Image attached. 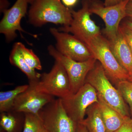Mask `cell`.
Here are the masks:
<instances>
[{
	"mask_svg": "<svg viewBox=\"0 0 132 132\" xmlns=\"http://www.w3.org/2000/svg\"><path fill=\"white\" fill-rule=\"evenodd\" d=\"M28 12L29 22L40 27L48 23L62 27L71 24L72 16L71 8L66 7L61 0H34Z\"/></svg>",
	"mask_w": 132,
	"mask_h": 132,
	"instance_id": "6da1fadb",
	"label": "cell"
},
{
	"mask_svg": "<svg viewBox=\"0 0 132 132\" xmlns=\"http://www.w3.org/2000/svg\"><path fill=\"white\" fill-rule=\"evenodd\" d=\"M93 87L97 94L107 104L124 117H130L126 104L118 89L112 85L100 62L97 61L85 80Z\"/></svg>",
	"mask_w": 132,
	"mask_h": 132,
	"instance_id": "7a4b0ae2",
	"label": "cell"
},
{
	"mask_svg": "<svg viewBox=\"0 0 132 132\" xmlns=\"http://www.w3.org/2000/svg\"><path fill=\"white\" fill-rule=\"evenodd\" d=\"M94 58L101 64L108 78L118 84L128 80V73L120 65L111 51L108 40L101 34L86 43Z\"/></svg>",
	"mask_w": 132,
	"mask_h": 132,
	"instance_id": "3957f363",
	"label": "cell"
},
{
	"mask_svg": "<svg viewBox=\"0 0 132 132\" xmlns=\"http://www.w3.org/2000/svg\"><path fill=\"white\" fill-rule=\"evenodd\" d=\"M91 0H82V7L78 11L71 9L72 19L67 27L58 29L60 32L71 33L86 44L89 41L101 34L100 27L92 20L90 6Z\"/></svg>",
	"mask_w": 132,
	"mask_h": 132,
	"instance_id": "277c9868",
	"label": "cell"
},
{
	"mask_svg": "<svg viewBox=\"0 0 132 132\" xmlns=\"http://www.w3.org/2000/svg\"><path fill=\"white\" fill-rule=\"evenodd\" d=\"M39 92L65 98L72 94L68 75L65 68L59 61H55L51 71L41 74L38 81L29 82Z\"/></svg>",
	"mask_w": 132,
	"mask_h": 132,
	"instance_id": "5b68a950",
	"label": "cell"
},
{
	"mask_svg": "<svg viewBox=\"0 0 132 132\" xmlns=\"http://www.w3.org/2000/svg\"><path fill=\"white\" fill-rule=\"evenodd\" d=\"M47 132H76L77 124L68 114L62 100L54 99L39 112Z\"/></svg>",
	"mask_w": 132,
	"mask_h": 132,
	"instance_id": "8992f818",
	"label": "cell"
},
{
	"mask_svg": "<svg viewBox=\"0 0 132 132\" xmlns=\"http://www.w3.org/2000/svg\"><path fill=\"white\" fill-rule=\"evenodd\" d=\"M49 54L62 65L68 75L72 94L76 93L85 83L88 74L93 68L97 60L95 58L78 62L61 54L53 45L48 47Z\"/></svg>",
	"mask_w": 132,
	"mask_h": 132,
	"instance_id": "52a82bcc",
	"label": "cell"
},
{
	"mask_svg": "<svg viewBox=\"0 0 132 132\" xmlns=\"http://www.w3.org/2000/svg\"><path fill=\"white\" fill-rule=\"evenodd\" d=\"M129 1L125 0L114 6H105L100 0H91L90 12L104 21L105 27L103 33L109 40L118 35L120 22L126 17V8Z\"/></svg>",
	"mask_w": 132,
	"mask_h": 132,
	"instance_id": "ba28073f",
	"label": "cell"
},
{
	"mask_svg": "<svg viewBox=\"0 0 132 132\" xmlns=\"http://www.w3.org/2000/svg\"><path fill=\"white\" fill-rule=\"evenodd\" d=\"M62 100L68 114L77 123L84 120L88 107L98 102L97 91L88 83H85L76 93Z\"/></svg>",
	"mask_w": 132,
	"mask_h": 132,
	"instance_id": "9c48e42d",
	"label": "cell"
},
{
	"mask_svg": "<svg viewBox=\"0 0 132 132\" xmlns=\"http://www.w3.org/2000/svg\"><path fill=\"white\" fill-rule=\"evenodd\" d=\"M50 32L56 40L55 48L64 56L78 62L93 58L87 45L74 35L60 32L55 28L50 29Z\"/></svg>",
	"mask_w": 132,
	"mask_h": 132,
	"instance_id": "30bf717a",
	"label": "cell"
},
{
	"mask_svg": "<svg viewBox=\"0 0 132 132\" xmlns=\"http://www.w3.org/2000/svg\"><path fill=\"white\" fill-rule=\"evenodd\" d=\"M27 0H16L10 8L3 12V16L0 22V33L5 36L7 42L14 40L17 37L16 31L20 32L22 38V33H26L34 38L38 37L36 35L27 32L22 28L21 21L27 13Z\"/></svg>",
	"mask_w": 132,
	"mask_h": 132,
	"instance_id": "8fae6325",
	"label": "cell"
},
{
	"mask_svg": "<svg viewBox=\"0 0 132 132\" xmlns=\"http://www.w3.org/2000/svg\"><path fill=\"white\" fill-rule=\"evenodd\" d=\"M54 99L52 95L39 92L29 83L28 88L15 99L11 111L38 114L43 108Z\"/></svg>",
	"mask_w": 132,
	"mask_h": 132,
	"instance_id": "7c38bea8",
	"label": "cell"
},
{
	"mask_svg": "<svg viewBox=\"0 0 132 132\" xmlns=\"http://www.w3.org/2000/svg\"><path fill=\"white\" fill-rule=\"evenodd\" d=\"M108 40L116 59L130 75L132 73V53L119 28L118 35Z\"/></svg>",
	"mask_w": 132,
	"mask_h": 132,
	"instance_id": "4fadbf2b",
	"label": "cell"
},
{
	"mask_svg": "<svg viewBox=\"0 0 132 132\" xmlns=\"http://www.w3.org/2000/svg\"><path fill=\"white\" fill-rule=\"evenodd\" d=\"M98 104L106 132H114L122 126L126 117L122 116L107 104L101 97L98 95Z\"/></svg>",
	"mask_w": 132,
	"mask_h": 132,
	"instance_id": "5bb4252c",
	"label": "cell"
},
{
	"mask_svg": "<svg viewBox=\"0 0 132 132\" xmlns=\"http://www.w3.org/2000/svg\"><path fill=\"white\" fill-rule=\"evenodd\" d=\"M9 61L27 76L29 82H36L39 80L41 74L31 68L26 63L21 52L19 42L15 43L13 46L9 56Z\"/></svg>",
	"mask_w": 132,
	"mask_h": 132,
	"instance_id": "9a60e30c",
	"label": "cell"
},
{
	"mask_svg": "<svg viewBox=\"0 0 132 132\" xmlns=\"http://www.w3.org/2000/svg\"><path fill=\"white\" fill-rule=\"evenodd\" d=\"M86 115L87 118L80 123L85 125L88 132H106L98 102L88 107Z\"/></svg>",
	"mask_w": 132,
	"mask_h": 132,
	"instance_id": "2e32d148",
	"label": "cell"
},
{
	"mask_svg": "<svg viewBox=\"0 0 132 132\" xmlns=\"http://www.w3.org/2000/svg\"><path fill=\"white\" fill-rule=\"evenodd\" d=\"M20 113L10 111L1 113L0 125L2 132H22L24 127V118L20 116Z\"/></svg>",
	"mask_w": 132,
	"mask_h": 132,
	"instance_id": "e0dca14e",
	"label": "cell"
},
{
	"mask_svg": "<svg viewBox=\"0 0 132 132\" xmlns=\"http://www.w3.org/2000/svg\"><path fill=\"white\" fill-rule=\"evenodd\" d=\"M28 85H21L13 90L0 92V112L1 113L12 111L15 99L20 94L26 91Z\"/></svg>",
	"mask_w": 132,
	"mask_h": 132,
	"instance_id": "ac0fdd59",
	"label": "cell"
},
{
	"mask_svg": "<svg viewBox=\"0 0 132 132\" xmlns=\"http://www.w3.org/2000/svg\"><path fill=\"white\" fill-rule=\"evenodd\" d=\"M24 127L22 132H45L46 130L39 114L25 113Z\"/></svg>",
	"mask_w": 132,
	"mask_h": 132,
	"instance_id": "d6986e66",
	"label": "cell"
},
{
	"mask_svg": "<svg viewBox=\"0 0 132 132\" xmlns=\"http://www.w3.org/2000/svg\"><path fill=\"white\" fill-rule=\"evenodd\" d=\"M19 45L22 54L27 64L33 69L41 70L42 68L40 60L32 50L26 47L21 42H19Z\"/></svg>",
	"mask_w": 132,
	"mask_h": 132,
	"instance_id": "ffe728a7",
	"label": "cell"
},
{
	"mask_svg": "<svg viewBox=\"0 0 132 132\" xmlns=\"http://www.w3.org/2000/svg\"><path fill=\"white\" fill-rule=\"evenodd\" d=\"M117 87L124 100L129 105L132 116V82L128 80L120 81L117 84Z\"/></svg>",
	"mask_w": 132,
	"mask_h": 132,
	"instance_id": "44dd1931",
	"label": "cell"
},
{
	"mask_svg": "<svg viewBox=\"0 0 132 132\" xmlns=\"http://www.w3.org/2000/svg\"><path fill=\"white\" fill-rule=\"evenodd\" d=\"M119 29L132 53V29L128 27L124 23L120 26Z\"/></svg>",
	"mask_w": 132,
	"mask_h": 132,
	"instance_id": "7402d4cb",
	"label": "cell"
},
{
	"mask_svg": "<svg viewBox=\"0 0 132 132\" xmlns=\"http://www.w3.org/2000/svg\"><path fill=\"white\" fill-rule=\"evenodd\" d=\"M114 132H132V118L126 117L122 126Z\"/></svg>",
	"mask_w": 132,
	"mask_h": 132,
	"instance_id": "603a6c76",
	"label": "cell"
},
{
	"mask_svg": "<svg viewBox=\"0 0 132 132\" xmlns=\"http://www.w3.org/2000/svg\"><path fill=\"white\" fill-rule=\"evenodd\" d=\"M10 3L9 0H0V12L3 13L5 10L8 9Z\"/></svg>",
	"mask_w": 132,
	"mask_h": 132,
	"instance_id": "cb8c5ba5",
	"label": "cell"
},
{
	"mask_svg": "<svg viewBox=\"0 0 132 132\" xmlns=\"http://www.w3.org/2000/svg\"><path fill=\"white\" fill-rule=\"evenodd\" d=\"M126 17H128L132 22V1H129L126 8Z\"/></svg>",
	"mask_w": 132,
	"mask_h": 132,
	"instance_id": "d4e9b609",
	"label": "cell"
},
{
	"mask_svg": "<svg viewBox=\"0 0 132 132\" xmlns=\"http://www.w3.org/2000/svg\"><path fill=\"white\" fill-rule=\"evenodd\" d=\"M125 0H105L104 5L105 6H114L120 3Z\"/></svg>",
	"mask_w": 132,
	"mask_h": 132,
	"instance_id": "484cf974",
	"label": "cell"
},
{
	"mask_svg": "<svg viewBox=\"0 0 132 132\" xmlns=\"http://www.w3.org/2000/svg\"><path fill=\"white\" fill-rule=\"evenodd\" d=\"M78 0H62V3L67 7L71 8L78 2Z\"/></svg>",
	"mask_w": 132,
	"mask_h": 132,
	"instance_id": "4316f807",
	"label": "cell"
},
{
	"mask_svg": "<svg viewBox=\"0 0 132 132\" xmlns=\"http://www.w3.org/2000/svg\"><path fill=\"white\" fill-rule=\"evenodd\" d=\"M76 132H88V131L87 128L83 124L81 123H78L77 124Z\"/></svg>",
	"mask_w": 132,
	"mask_h": 132,
	"instance_id": "83f0119b",
	"label": "cell"
},
{
	"mask_svg": "<svg viewBox=\"0 0 132 132\" xmlns=\"http://www.w3.org/2000/svg\"><path fill=\"white\" fill-rule=\"evenodd\" d=\"M128 27L132 29V22L130 21H127L124 23Z\"/></svg>",
	"mask_w": 132,
	"mask_h": 132,
	"instance_id": "f1b7e54d",
	"label": "cell"
},
{
	"mask_svg": "<svg viewBox=\"0 0 132 132\" xmlns=\"http://www.w3.org/2000/svg\"><path fill=\"white\" fill-rule=\"evenodd\" d=\"M27 1L29 4H30V5H31V4H32V3H33V2H34V0H27Z\"/></svg>",
	"mask_w": 132,
	"mask_h": 132,
	"instance_id": "f546056e",
	"label": "cell"
},
{
	"mask_svg": "<svg viewBox=\"0 0 132 132\" xmlns=\"http://www.w3.org/2000/svg\"><path fill=\"white\" fill-rule=\"evenodd\" d=\"M131 80H132V73L129 75V78L128 80L129 81Z\"/></svg>",
	"mask_w": 132,
	"mask_h": 132,
	"instance_id": "4dcf8cb0",
	"label": "cell"
},
{
	"mask_svg": "<svg viewBox=\"0 0 132 132\" xmlns=\"http://www.w3.org/2000/svg\"><path fill=\"white\" fill-rule=\"evenodd\" d=\"M129 81H131V82H132V80H130Z\"/></svg>",
	"mask_w": 132,
	"mask_h": 132,
	"instance_id": "1f68e13d",
	"label": "cell"
},
{
	"mask_svg": "<svg viewBox=\"0 0 132 132\" xmlns=\"http://www.w3.org/2000/svg\"><path fill=\"white\" fill-rule=\"evenodd\" d=\"M129 1H132V0H129Z\"/></svg>",
	"mask_w": 132,
	"mask_h": 132,
	"instance_id": "d6a6232c",
	"label": "cell"
},
{
	"mask_svg": "<svg viewBox=\"0 0 132 132\" xmlns=\"http://www.w3.org/2000/svg\"><path fill=\"white\" fill-rule=\"evenodd\" d=\"M45 132H47L46 131H45Z\"/></svg>",
	"mask_w": 132,
	"mask_h": 132,
	"instance_id": "836d02e7",
	"label": "cell"
},
{
	"mask_svg": "<svg viewBox=\"0 0 132 132\" xmlns=\"http://www.w3.org/2000/svg\"></svg>",
	"mask_w": 132,
	"mask_h": 132,
	"instance_id": "e575fe53",
	"label": "cell"
}]
</instances>
